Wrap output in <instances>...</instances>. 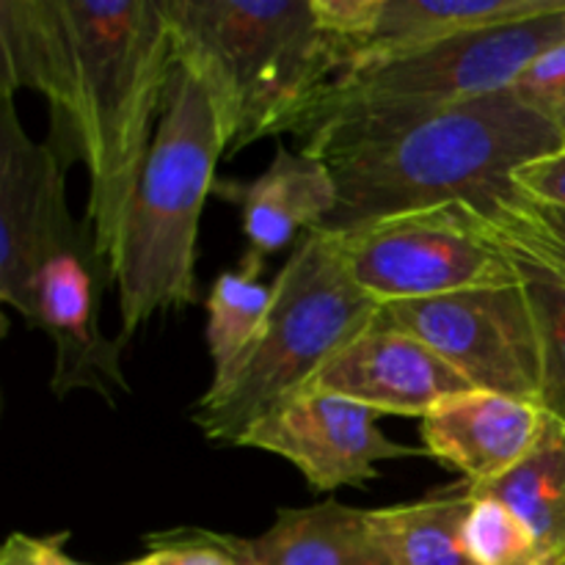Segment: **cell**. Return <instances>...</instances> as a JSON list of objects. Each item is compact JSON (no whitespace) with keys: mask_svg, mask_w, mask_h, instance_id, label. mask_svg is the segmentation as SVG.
<instances>
[{"mask_svg":"<svg viewBox=\"0 0 565 565\" xmlns=\"http://www.w3.org/2000/svg\"><path fill=\"white\" fill-rule=\"evenodd\" d=\"M469 489V486H467ZM511 508L539 544L544 565H565V425L546 414L533 450L494 483L469 489Z\"/></svg>","mask_w":565,"mask_h":565,"instance_id":"cell-17","label":"cell"},{"mask_svg":"<svg viewBox=\"0 0 565 565\" xmlns=\"http://www.w3.org/2000/svg\"><path fill=\"white\" fill-rule=\"evenodd\" d=\"M230 152L218 108L202 81L174 64L158 130L127 207L110 270L125 345L147 320L199 301L196 248L215 166Z\"/></svg>","mask_w":565,"mask_h":565,"instance_id":"cell-5","label":"cell"},{"mask_svg":"<svg viewBox=\"0 0 565 565\" xmlns=\"http://www.w3.org/2000/svg\"><path fill=\"white\" fill-rule=\"evenodd\" d=\"M171 70L160 0H0V92L28 88L50 103V143L86 169L83 221L108 265Z\"/></svg>","mask_w":565,"mask_h":565,"instance_id":"cell-1","label":"cell"},{"mask_svg":"<svg viewBox=\"0 0 565 565\" xmlns=\"http://www.w3.org/2000/svg\"><path fill=\"white\" fill-rule=\"evenodd\" d=\"M241 207L248 257L268 259L292 246L307 232L320 230L337 207V180L331 166L307 152L276 149V158L252 182H215V191Z\"/></svg>","mask_w":565,"mask_h":565,"instance_id":"cell-14","label":"cell"},{"mask_svg":"<svg viewBox=\"0 0 565 565\" xmlns=\"http://www.w3.org/2000/svg\"><path fill=\"white\" fill-rule=\"evenodd\" d=\"M486 230L522 265L565 287V210L541 204L524 193L502 199L489 215Z\"/></svg>","mask_w":565,"mask_h":565,"instance_id":"cell-20","label":"cell"},{"mask_svg":"<svg viewBox=\"0 0 565 565\" xmlns=\"http://www.w3.org/2000/svg\"><path fill=\"white\" fill-rule=\"evenodd\" d=\"M472 500L467 483L447 494L370 511L395 565H478L463 541Z\"/></svg>","mask_w":565,"mask_h":565,"instance_id":"cell-18","label":"cell"},{"mask_svg":"<svg viewBox=\"0 0 565 565\" xmlns=\"http://www.w3.org/2000/svg\"><path fill=\"white\" fill-rule=\"evenodd\" d=\"M561 9L565 0H367L345 70Z\"/></svg>","mask_w":565,"mask_h":565,"instance_id":"cell-15","label":"cell"},{"mask_svg":"<svg viewBox=\"0 0 565 565\" xmlns=\"http://www.w3.org/2000/svg\"><path fill=\"white\" fill-rule=\"evenodd\" d=\"M522 268L541 331L544 379H541L539 403L550 417L565 425V287L555 285L527 265H522Z\"/></svg>","mask_w":565,"mask_h":565,"instance_id":"cell-22","label":"cell"},{"mask_svg":"<svg viewBox=\"0 0 565 565\" xmlns=\"http://www.w3.org/2000/svg\"><path fill=\"white\" fill-rule=\"evenodd\" d=\"M381 309L348 274L334 235H301L274 281L263 334L230 379L210 384L199 397L193 425L204 439L237 447L259 419L307 392L379 320Z\"/></svg>","mask_w":565,"mask_h":565,"instance_id":"cell-6","label":"cell"},{"mask_svg":"<svg viewBox=\"0 0 565 565\" xmlns=\"http://www.w3.org/2000/svg\"><path fill=\"white\" fill-rule=\"evenodd\" d=\"M519 103L555 127L565 141V42L541 53L511 83Z\"/></svg>","mask_w":565,"mask_h":565,"instance_id":"cell-23","label":"cell"},{"mask_svg":"<svg viewBox=\"0 0 565 565\" xmlns=\"http://www.w3.org/2000/svg\"><path fill=\"white\" fill-rule=\"evenodd\" d=\"M147 552L121 565H237L230 535L213 530H169L149 535Z\"/></svg>","mask_w":565,"mask_h":565,"instance_id":"cell-24","label":"cell"},{"mask_svg":"<svg viewBox=\"0 0 565 565\" xmlns=\"http://www.w3.org/2000/svg\"><path fill=\"white\" fill-rule=\"evenodd\" d=\"M513 182H516L519 193H524V196L565 210V143L557 147L555 152L522 166L513 174Z\"/></svg>","mask_w":565,"mask_h":565,"instance_id":"cell-25","label":"cell"},{"mask_svg":"<svg viewBox=\"0 0 565 565\" xmlns=\"http://www.w3.org/2000/svg\"><path fill=\"white\" fill-rule=\"evenodd\" d=\"M334 241L348 274L381 307L524 281L516 257L469 207L386 218Z\"/></svg>","mask_w":565,"mask_h":565,"instance_id":"cell-7","label":"cell"},{"mask_svg":"<svg viewBox=\"0 0 565 565\" xmlns=\"http://www.w3.org/2000/svg\"><path fill=\"white\" fill-rule=\"evenodd\" d=\"M66 169L53 143L28 136L14 94L0 92V298L22 318L39 268L81 224L66 204Z\"/></svg>","mask_w":565,"mask_h":565,"instance_id":"cell-10","label":"cell"},{"mask_svg":"<svg viewBox=\"0 0 565 565\" xmlns=\"http://www.w3.org/2000/svg\"><path fill=\"white\" fill-rule=\"evenodd\" d=\"M105 287H114V274L99 254L94 230L81 221L39 268L25 315L31 329L53 340L50 386L58 397L88 390L110 403L116 392H130L121 370V342L108 340L99 329Z\"/></svg>","mask_w":565,"mask_h":565,"instance_id":"cell-9","label":"cell"},{"mask_svg":"<svg viewBox=\"0 0 565 565\" xmlns=\"http://www.w3.org/2000/svg\"><path fill=\"white\" fill-rule=\"evenodd\" d=\"M463 541L478 565H544L527 524L494 497H472Z\"/></svg>","mask_w":565,"mask_h":565,"instance_id":"cell-21","label":"cell"},{"mask_svg":"<svg viewBox=\"0 0 565 565\" xmlns=\"http://www.w3.org/2000/svg\"><path fill=\"white\" fill-rule=\"evenodd\" d=\"M309 390L348 397L381 417L397 414L425 419L441 403L475 386L423 340L375 320Z\"/></svg>","mask_w":565,"mask_h":565,"instance_id":"cell-12","label":"cell"},{"mask_svg":"<svg viewBox=\"0 0 565 565\" xmlns=\"http://www.w3.org/2000/svg\"><path fill=\"white\" fill-rule=\"evenodd\" d=\"M546 412L539 403L472 390L450 397L423 419V447L469 489L511 472L541 439Z\"/></svg>","mask_w":565,"mask_h":565,"instance_id":"cell-13","label":"cell"},{"mask_svg":"<svg viewBox=\"0 0 565 565\" xmlns=\"http://www.w3.org/2000/svg\"><path fill=\"white\" fill-rule=\"evenodd\" d=\"M265 263L243 254L241 268L215 276L207 296V348L213 359V381L230 379L243 362L274 307V285H263Z\"/></svg>","mask_w":565,"mask_h":565,"instance_id":"cell-19","label":"cell"},{"mask_svg":"<svg viewBox=\"0 0 565 565\" xmlns=\"http://www.w3.org/2000/svg\"><path fill=\"white\" fill-rule=\"evenodd\" d=\"M174 64L213 97L226 158L290 132L309 99L345 70V47L312 0H160Z\"/></svg>","mask_w":565,"mask_h":565,"instance_id":"cell-3","label":"cell"},{"mask_svg":"<svg viewBox=\"0 0 565 565\" xmlns=\"http://www.w3.org/2000/svg\"><path fill=\"white\" fill-rule=\"evenodd\" d=\"M237 565H395L370 511L345 502L279 508L257 539L230 535Z\"/></svg>","mask_w":565,"mask_h":565,"instance_id":"cell-16","label":"cell"},{"mask_svg":"<svg viewBox=\"0 0 565 565\" xmlns=\"http://www.w3.org/2000/svg\"><path fill=\"white\" fill-rule=\"evenodd\" d=\"M563 42L565 9L370 61L326 83L290 132L301 152L334 163L441 110L511 88L524 66Z\"/></svg>","mask_w":565,"mask_h":565,"instance_id":"cell-4","label":"cell"},{"mask_svg":"<svg viewBox=\"0 0 565 565\" xmlns=\"http://www.w3.org/2000/svg\"><path fill=\"white\" fill-rule=\"evenodd\" d=\"M379 320L434 348L475 390L541 401L544 359L527 279L430 301L390 303Z\"/></svg>","mask_w":565,"mask_h":565,"instance_id":"cell-8","label":"cell"},{"mask_svg":"<svg viewBox=\"0 0 565 565\" xmlns=\"http://www.w3.org/2000/svg\"><path fill=\"white\" fill-rule=\"evenodd\" d=\"M66 541H70V533L44 535V539L11 533L0 550V565H86L66 555Z\"/></svg>","mask_w":565,"mask_h":565,"instance_id":"cell-26","label":"cell"},{"mask_svg":"<svg viewBox=\"0 0 565 565\" xmlns=\"http://www.w3.org/2000/svg\"><path fill=\"white\" fill-rule=\"evenodd\" d=\"M563 136L511 88L447 108L401 136L337 158V207L320 232L342 235L401 215L469 207L489 215L516 193L522 166L563 147Z\"/></svg>","mask_w":565,"mask_h":565,"instance_id":"cell-2","label":"cell"},{"mask_svg":"<svg viewBox=\"0 0 565 565\" xmlns=\"http://www.w3.org/2000/svg\"><path fill=\"white\" fill-rule=\"evenodd\" d=\"M379 419V412L348 397L307 390L259 419L237 447L285 458L320 494L364 489L379 480V463L428 456L425 447L392 441Z\"/></svg>","mask_w":565,"mask_h":565,"instance_id":"cell-11","label":"cell"}]
</instances>
